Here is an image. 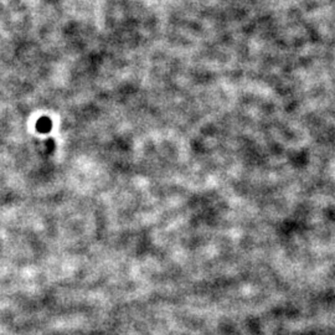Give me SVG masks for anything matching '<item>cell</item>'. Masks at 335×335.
<instances>
[{
    "label": "cell",
    "mask_w": 335,
    "mask_h": 335,
    "mask_svg": "<svg viewBox=\"0 0 335 335\" xmlns=\"http://www.w3.org/2000/svg\"><path fill=\"white\" fill-rule=\"evenodd\" d=\"M37 131L41 132V133H47L51 130V121L48 118H41L39 119L36 123Z\"/></svg>",
    "instance_id": "1"
}]
</instances>
